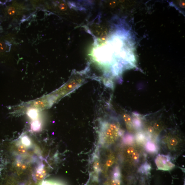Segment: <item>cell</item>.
<instances>
[{
    "instance_id": "cell-1",
    "label": "cell",
    "mask_w": 185,
    "mask_h": 185,
    "mask_svg": "<svg viewBox=\"0 0 185 185\" xmlns=\"http://www.w3.org/2000/svg\"><path fill=\"white\" fill-rule=\"evenodd\" d=\"M123 135L119 123L112 120L101 121L100 123L99 142L103 147H109Z\"/></svg>"
},
{
    "instance_id": "cell-2",
    "label": "cell",
    "mask_w": 185,
    "mask_h": 185,
    "mask_svg": "<svg viewBox=\"0 0 185 185\" xmlns=\"http://www.w3.org/2000/svg\"><path fill=\"white\" fill-rule=\"evenodd\" d=\"M86 80V79L80 74L74 75L67 83L57 92L55 97L57 99L60 96L71 93L81 86Z\"/></svg>"
},
{
    "instance_id": "cell-3",
    "label": "cell",
    "mask_w": 185,
    "mask_h": 185,
    "mask_svg": "<svg viewBox=\"0 0 185 185\" xmlns=\"http://www.w3.org/2000/svg\"><path fill=\"white\" fill-rule=\"evenodd\" d=\"M155 163L159 170L170 171L175 166L171 161L170 157L168 155H158L155 159Z\"/></svg>"
},
{
    "instance_id": "cell-4",
    "label": "cell",
    "mask_w": 185,
    "mask_h": 185,
    "mask_svg": "<svg viewBox=\"0 0 185 185\" xmlns=\"http://www.w3.org/2000/svg\"><path fill=\"white\" fill-rule=\"evenodd\" d=\"M92 169L96 175H99L101 172V165L98 153L96 152L92 160Z\"/></svg>"
},
{
    "instance_id": "cell-5",
    "label": "cell",
    "mask_w": 185,
    "mask_h": 185,
    "mask_svg": "<svg viewBox=\"0 0 185 185\" xmlns=\"http://www.w3.org/2000/svg\"><path fill=\"white\" fill-rule=\"evenodd\" d=\"M47 174L45 165L41 164L37 168L35 173V177L38 181H41L45 178Z\"/></svg>"
},
{
    "instance_id": "cell-6",
    "label": "cell",
    "mask_w": 185,
    "mask_h": 185,
    "mask_svg": "<svg viewBox=\"0 0 185 185\" xmlns=\"http://www.w3.org/2000/svg\"><path fill=\"white\" fill-rule=\"evenodd\" d=\"M123 117L128 131L133 132L134 131L135 128L134 126L131 117L127 114H123Z\"/></svg>"
},
{
    "instance_id": "cell-7",
    "label": "cell",
    "mask_w": 185,
    "mask_h": 185,
    "mask_svg": "<svg viewBox=\"0 0 185 185\" xmlns=\"http://www.w3.org/2000/svg\"><path fill=\"white\" fill-rule=\"evenodd\" d=\"M115 157L113 154H111L107 159L104 167V169L106 171L108 169L111 167L114 164L115 161Z\"/></svg>"
},
{
    "instance_id": "cell-8",
    "label": "cell",
    "mask_w": 185,
    "mask_h": 185,
    "mask_svg": "<svg viewBox=\"0 0 185 185\" xmlns=\"http://www.w3.org/2000/svg\"><path fill=\"white\" fill-rule=\"evenodd\" d=\"M168 142L169 147L173 148L178 145L179 141L178 138L171 136L168 138Z\"/></svg>"
},
{
    "instance_id": "cell-9",
    "label": "cell",
    "mask_w": 185,
    "mask_h": 185,
    "mask_svg": "<svg viewBox=\"0 0 185 185\" xmlns=\"http://www.w3.org/2000/svg\"><path fill=\"white\" fill-rule=\"evenodd\" d=\"M151 169V167L147 162H146L142 164L139 169V171L140 173L147 174L150 172Z\"/></svg>"
},
{
    "instance_id": "cell-10",
    "label": "cell",
    "mask_w": 185,
    "mask_h": 185,
    "mask_svg": "<svg viewBox=\"0 0 185 185\" xmlns=\"http://www.w3.org/2000/svg\"><path fill=\"white\" fill-rule=\"evenodd\" d=\"M145 148L146 150L150 153H155L157 151L156 146L155 144L153 142H150V141H149L146 143Z\"/></svg>"
},
{
    "instance_id": "cell-11",
    "label": "cell",
    "mask_w": 185,
    "mask_h": 185,
    "mask_svg": "<svg viewBox=\"0 0 185 185\" xmlns=\"http://www.w3.org/2000/svg\"><path fill=\"white\" fill-rule=\"evenodd\" d=\"M41 123L39 121L36 120L33 121L31 125V129L34 131H39L41 129Z\"/></svg>"
},
{
    "instance_id": "cell-12",
    "label": "cell",
    "mask_w": 185,
    "mask_h": 185,
    "mask_svg": "<svg viewBox=\"0 0 185 185\" xmlns=\"http://www.w3.org/2000/svg\"><path fill=\"white\" fill-rule=\"evenodd\" d=\"M21 142L22 145L26 147H29L31 145L32 143L29 138L27 136H24L21 138Z\"/></svg>"
},
{
    "instance_id": "cell-13",
    "label": "cell",
    "mask_w": 185,
    "mask_h": 185,
    "mask_svg": "<svg viewBox=\"0 0 185 185\" xmlns=\"http://www.w3.org/2000/svg\"><path fill=\"white\" fill-rule=\"evenodd\" d=\"M134 138L132 135H126L123 138V142L126 144H130L133 142Z\"/></svg>"
},
{
    "instance_id": "cell-14",
    "label": "cell",
    "mask_w": 185,
    "mask_h": 185,
    "mask_svg": "<svg viewBox=\"0 0 185 185\" xmlns=\"http://www.w3.org/2000/svg\"><path fill=\"white\" fill-rule=\"evenodd\" d=\"M40 185H65L61 182L54 180L44 181L41 182Z\"/></svg>"
},
{
    "instance_id": "cell-15",
    "label": "cell",
    "mask_w": 185,
    "mask_h": 185,
    "mask_svg": "<svg viewBox=\"0 0 185 185\" xmlns=\"http://www.w3.org/2000/svg\"><path fill=\"white\" fill-rule=\"evenodd\" d=\"M28 115L31 119L34 120L38 117V112L37 110L32 109H30L28 112Z\"/></svg>"
},
{
    "instance_id": "cell-16",
    "label": "cell",
    "mask_w": 185,
    "mask_h": 185,
    "mask_svg": "<svg viewBox=\"0 0 185 185\" xmlns=\"http://www.w3.org/2000/svg\"><path fill=\"white\" fill-rule=\"evenodd\" d=\"M24 146L22 145V144H20L18 145L17 150L19 153L24 154L27 153V149Z\"/></svg>"
},
{
    "instance_id": "cell-17",
    "label": "cell",
    "mask_w": 185,
    "mask_h": 185,
    "mask_svg": "<svg viewBox=\"0 0 185 185\" xmlns=\"http://www.w3.org/2000/svg\"><path fill=\"white\" fill-rule=\"evenodd\" d=\"M136 139L138 142L142 143L145 140V136L142 133H138L136 136Z\"/></svg>"
},
{
    "instance_id": "cell-18",
    "label": "cell",
    "mask_w": 185,
    "mask_h": 185,
    "mask_svg": "<svg viewBox=\"0 0 185 185\" xmlns=\"http://www.w3.org/2000/svg\"><path fill=\"white\" fill-rule=\"evenodd\" d=\"M17 10L15 7H10L7 9V12L8 14L10 16H12L17 14Z\"/></svg>"
},
{
    "instance_id": "cell-19",
    "label": "cell",
    "mask_w": 185,
    "mask_h": 185,
    "mask_svg": "<svg viewBox=\"0 0 185 185\" xmlns=\"http://www.w3.org/2000/svg\"><path fill=\"white\" fill-rule=\"evenodd\" d=\"M121 181L120 178H114L112 177V179L110 182V185H121Z\"/></svg>"
},
{
    "instance_id": "cell-20",
    "label": "cell",
    "mask_w": 185,
    "mask_h": 185,
    "mask_svg": "<svg viewBox=\"0 0 185 185\" xmlns=\"http://www.w3.org/2000/svg\"><path fill=\"white\" fill-rule=\"evenodd\" d=\"M132 158L133 160L135 161H137L139 159L140 155L137 151H135L132 155Z\"/></svg>"
},
{
    "instance_id": "cell-21",
    "label": "cell",
    "mask_w": 185,
    "mask_h": 185,
    "mask_svg": "<svg viewBox=\"0 0 185 185\" xmlns=\"http://www.w3.org/2000/svg\"><path fill=\"white\" fill-rule=\"evenodd\" d=\"M135 151V148L132 147L128 148L126 150V153L129 155H132Z\"/></svg>"
},
{
    "instance_id": "cell-22",
    "label": "cell",
    "mask_w": 185,
    "mask_h": 185,
    "mask_svg": "<svg viewBox=\"0 0 185 185\" xmlns=\"http://www.w3.org/2000/svg\"><path fill=\"white\" fill-rule=\"evenodd\" d=\"M26 185H33V184L32 182H29V183H28Z\"/></svg>"
}]
</instances>
